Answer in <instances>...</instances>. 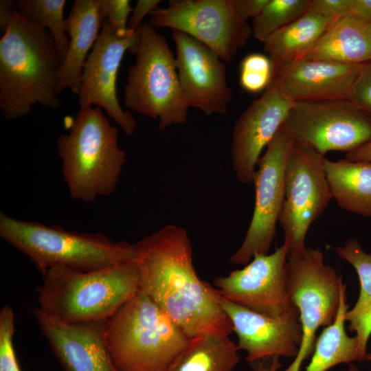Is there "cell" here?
<instances>
[{
    "label": "cell",
    "mask_w": 371,
    "mask_h": 371,
    "mask_svg": "<svg viewBox=\"0 0 371 371\" xmlns=\"http://www.w3.org/2000/svg\"><path fill=\"white\" fill-rule=\"evenodd\" d=\"M139 291L157 304L190 339L229 336L232 324L216 288L201 280L193 265L187 231L167 225L136 244Z\"/></svg>",
    "instance_id": "cell-1"
},
{
    "label": "cell",
    "mask_w": 371,
    "mask_h": 371,
    "mask_svg": "<svg viewBox=\"0 0 371 371\" xmlns=\"http://www.w3.org/2000/svg\"><path fill=\"white\" fill-rule=\"evenodd\" d=\"M61 63L50 32L15 8L0 40V109L4 118L23 117L36 103L58 109Z\"/></svg>",
    "instance_id": "cell-2"
},
{
    "label": "cell",
    "mask_w": 371,
    "mask_h": 371,
    "mask_svg": "<svg viewBox=\"0 0 371 371\" xmlns=\"http://www.w3.org/2000/svg\"><path fill=\"white\" fill-rule=\"evenodd\" d=\"M42 276L38 308L67 324L106 321L139 291L136 260L89 271L57 265Z\"/></svg>",
    "instance_id": "cell-3"
},
{
    "label": "cell",
    "mask_w": 371,
    "mask_h": 371,
    "mask_svg": "<svg viewBox=\"0 0 371 371\" xmlns=\"http://www.w3.org/2000/svg\"><path fill=\"white\" fill-rule=\"evenodd\" d=\"M118 132L102 109L92 106L80 109L69 133L59 136L62 173L73 199L91 203L115 192L126 161Z\"/></svg>",
    "instance_id": "cell-4"
},
{
    "label": "cell",
    "mask_w": 371,
    "mask_h": 371,
    "mask_svg": "<svg viewBox=\"0 0 371 371\" xmlns=\"http://www.w3.org/2000/svg\"><path fill=\"white\" fill-rule=\"evenodd\" d=\"M105 339L117 371H170L192 339L141 291L106 321Z\"/></svg>",
    "instance_id": "cell-5"
},
{
    "label": "cell",
    "mask_w": 371,
    "mask_h": 371,
    "mask_svg": "<svg viewBox=\"0 0 371 371\" xmlns=\"http://www.w3.org/2000/svg\"><path fill=\"white\" fill-rule=\"evenodd\" d=\"M0 236L25 255L43 274L61 265L89 271L135 260V244L114 241L100 233L69 231L59 225L12 218L0 214Z\"/></svg>",
    "instance_id": "cell-6"
},
{
    "label": "cell",
    "mask_w": 371,
    "mask_h": 371,
    "mask_svg": "<svg viewBox=\"0 0 371 371\" xmlns=\"http://www.w3.org/2000/svg\"><path fill=\"white\" fill-rule=\"evenodd\" d=\"M135 61L124 88L125 106L138 114L158 119L164 131L187 122V106L180 87L175 57L166 37L145 22L135 31L128 49Z\"/></svg>",
    "instance_id": "cell-7"
},
{
    "label": "cell",
    "mask_w": 371,
    "mask_h": 371,
    "mask_svg": "<svg viewBox=\"0 0 371 371\" xmlns=\"http://www.w3.org/2000/svg\"><path fill=\"white\" fill-rule=\"evenodd\" d=\"M324 257L318 247H306L287 256L289 292L299 312L303 337L297 355L284 371L300 370L303 361L313 354L317 329L331 324L336 317L344 284Z\"/></svg>",
    "instance_id": "cell-8"
},
{
    "label": "cell",
    "mask_w": 371,
    "mask_h": 371,
    "mask_svg": "<svg viewBox=\"0 0 371 371\" xmlns=\"http://www.w3.org/2000/svg\"><path fill=\"white\" fill-rule=\"evenodd\" d=\"M295 142L324 156L371 142V115L348 99L296 102L284 124Z\"/></svg>",
    "instance_id": "cell-9"
},
{
    "label": "cell",
    "mask_w": 371,
    "mask_h": 371,
    "mask_svg": "<svg viewBox=\"0 0 371 371\" xmlns=\"http://www.w3.org/2000/svg\"><path fill=\"white\" fill-rule=\"evenodd\" d=\"M324 158L293 141L284 169V199L279 218L288 255L306 249L305 238L311 225L333 199Z\"/></svg>",
    "instance_id": "cell-10"
},
{
    "label": "cell",
    "mask_w": 371,
    "mask_h": 371,
    "mask_svg": "<svg viewBox=\"0 0 371 371\" xmlns=\"http://www.w3.org/2000/svg\"><path fill=\"white\" fill-rule=\"evenodd\" d=\"M150 15L148 23L154 28L186 33L227 63L252 36L251 27L236 14L232 0H170Z\"/></svg>",
    "instance_id": "cell-11"
},
{
    "label": "cell",
    "mask_w": 371,
    "mask_h": 371,
    "mask_svg": "<svg viewBox=\"0 0 371 371\" xmlns=\"http://www.w3.org/2000/svg\"><path fill=\"white\" fill-rule=\"evenodd\" d=\"M293 144L283 124L259 158L253 179V216L243 243L229 258L231 263L247 265L256 254H269L284 203V169Z\"/></svg>",
    "instance_id": "cell-12"
},
{
    "label": "cell",
    "mask_w": 371,
    "mask_h": 371,
    "mask_svg": "<svg viewBox=\"0 0 371 371\" xmlns=\"http://www.w3.org/2000/svg\"><path fill=\"white\" fill-rule=\"evenodd\" d=\"M288 246L283 243L272 254H256L241 269L214 281L223 298L271 317L296 308L287 284Z\"/></svg>",
    "instance_id": "cell-13"
},
{
    "label": "cell",
    "mask_w": 371,
    "mask_h": 371,
    "mask_svg": "<svg viewBox=\"0 0 371 371\" xmlns=\"http://www.w3.org/2000/svg\"><path fill=\"white\" fill-rule=\"evenodd\" d=\"M175 62L183 99L205 115H225L233 92L226 79V65L210 47L190 35L172 30Z\"/></svg>",
    "instance_id": "cell-14"
},
{
    "label": "cell",
    "mask_w": 371,
    "mask_h": 371,
    "mask_svg": "<svg viewBox=\"0 0 371 371\" xmlns=\"http://www.w3.org/2000/svg\"><path fill=\"white\" fill-rule=\"evenodd\" d=\"M135 38V32L130 37L119 38L113 32L108 20H105L85 63L78 95L80 109L93 106L103 109L127 136L134 133L137 122L119 103L116 80L123 56Z\"/></svg>",
    "instance_id": "cell-15"
},
{
    "label": "cell",
    "mask_w": 371,
    "mask_h": 371,
    "mask_svg": "<svg viewBox=\"0 0 371 371\" xmlns=\"http://www.w3.org/2000/svg\"><path fill=\"white\" fill-rule=\"evenodd\" d=\"M295 102L286 98L271 80L262 95L254 100L236 121L232 132L231 156L238 181L253 183L261 152L284 124Z\"/></svg>",
    "instance_id": "cell-16"
},
{
    "label": "cell",
    "mask_w": 371,
    "mask_h": 371,
    "mask_svg": "<svg viewBox=\"0 0 371 371\" xmlns=\"http://www.w3.org/2000/svg\"><path fill=\"white\" fill-rule=\"evenodd\" d=\"M220 302L238 337L236 344L239 350L247 352L245 359L249 363L273 357L295 358L297 355L303 332L297 308L271 317L223 297Z\"/></svg>",
    "instance_id": "cell-17"
},
{
    "label": "cell",
    "mask_w": 371,
    "mask_h": 371,
    "mask_svg": "<svg viewBox=\"0 0 371 371\" xmlns=\"http://www.w3.org/2000/svg\"><path fill=\"white\" fill-rule=\"evenodd\" d=\"M32 313L65 371H117L106 343V321L67 324L38 307Z\"/></svg>",
    "instance_id": "cell-18"
},
{
    "label": "cell",
    "mask_w": 371,
    "mask_h": 371,
    "mask_svg": "<svg viewBox=\"0 0 371 371\" xmlns=\"http://www.w3.org/2000/svg\"><path fill=\"white\" fill-rule=\"evenodd\" d=\"M365 64L297 59L273 68L271 80L291 102L348 99Z\"/></svg>",
    "instance_id": "cell-19"
},
{
    "label": "cell",
    "mask_w": 371,
    "mask_h": 371,
    "mask_svg": "<svg viewBox=\"0 0 371 371\" xmlns=\"http://www.w3.org/2000/svg\"><path fill=\"white\" fill-rule=\"evenodd\" d=\"M66 19L69 45L60 69L56 93L65 89L78 95L85 63L102 27L99 0H76Z\"/></svg>",
    "instance_id": "cell-20"
},
{
    "label": "cell",
    "mask_w": 371,
    "mask_h": 371,
    "mask_svg": "<svg viewBox=\"0 0 371 371\" xmlns=\"http://www.w3.org/2000/svg\"><path fill=\"white\" fill-rule=\"evenodd\" d=\"M299 59L344 64L371 61V22L346 15L335 21Z\"/></svg>",
    "instance_id": "cell-21"
},
{
    "label": "cell",
    "mask_w": 371,
    "mask_h": 371,
    "mask_svg": "<svg viewBox=\"0 0 371 371\" xmlns=\"http://www.w3.org/2000/svg\"><path fill=\"white\" fill-rule=\"evenodd\" d=\"M333 199L348 212L371 218V161H336L324 158Z\"/></svg>",
    "instance_id": "cell-22"
},
{
    "label": "cell",
    "mask_w": 371,
    "mask_h": 371,
    "mask_svg": "<svg viewBox=\"0 0 371 371\" xmlns=\"http://www.w3.org/2000/svg\"><path fill=\"white\" fill-rule=\"evenodd\" d=\"M337 20L308 10L272 34L263 44L273 68L301 58Z\"/></svg>",
    "instance_id": "cell-23"
},
{
    "label": "cell",
    "mask_w": 371,
    "mask_h": 371,
    "mask_svg": "<svg viewBox=\"0 0 371 371\" xmlns=\"http://www.w3.org/2000/svg\"><path fill=\"white\" fill-rule=\"evenodd\" d=\"M346 289L344 284L336 317L316 339L311 359L305 371H327L338 364L366 360L357 337H350L346 332V313L348 310Z\"/></svg>",
    "instance_id": "cell-24"
},
{
    "label": "cell",
    "mask_w": 371,
    "mask_h": 371,
    "mask_svg": "<svg viewBox=\"0 0 371 371\" xmlns=\"http://www.w3.org/2000/svg\"><path fill=\"white\" fill-rule=\"evenodd\" d=\"M335 250L340 258L355 268L359 277V295L352 308L346 312V321L349 323V331L356 333L360 350L366 358L371 335V252H366L355 238Z\"/></svg>",
    "instance_id": "cell-25"
},
{
    "label": "cell",
    "mask_w": 371,
    "mask_h": 371,
    "mask_svg": "<svg viewBox=\"0 0 371 371\" xmlns=\"http://www.w3.org/2000/svg\"><path fill=\"white\" fill-rule=\"evenodd\" d=\"M239 348L229 336L207 335L192 339L170 371H232Z\"/></svg>",
    "instance_id": "cell-26"
},
{
    "label": "cell",
    "mask_w": 371,
    "mask_h": 371,
    "mask_svg": "<svg viewBox=\"0 0 371 371\" xmlns=\"http://www.w3.org/2000/svg\"><path fill=\"white\" fill-rule=\"evenodd\" d=\"M65 0H17L16 8L22 15L48 30L63 62L69 48L66 19L63 18Z\"/></svg>",
    "instance_id": "cell-27"
},
{
    "label": "cell",
    "mask_w": 371,
    "mask_h": 371,
    "mask_svg": "<svg viewBox=\"0 0 371 371\" xmlns=\"http://www.w3.org/2000/svg\"><path fill=\"white\" fill-rule=\"evenodd\" d=\"M311 2V0H269L253 19L252 35L264 43L272 34L304 14Z\"/></svg>",
    "instance_id": "cell-28"
},
{
    "label": "cell",
    "mask_w": 371,
    "mask_h": 371,
    "mask_svg": "<svg viewBox=\"0 0 371 371\" xmlns=\"http://www.w3.org/2000/svg\"><path fill=\"white\" fill-rule=\"evenodd\" d=\"M273 65L268 57L260 53L245 56L240 64V83L243 89L250 93L265 91L270 84Z\"/></svg>",
    "instance_id": "cell-29"
},
{
    "label": "cell",
    "mask_w": 371,
    "mask_h": 371,
    "mask_svg": "<svg viewBox=\"0 0 371 371\" xmlns=\"http://www.w3.org/2000/svg\"><path fill=\"white\" fill-rule=\"evenodd\" d=\"M14 311L4 305L0 311V371H21L14 348Z\"/></svg>",
    "instance_id": "cell-30"
},
{
    "label": "cell",
    "mask_w": 371,
    "mask_h": 371,
    "mask_svg": "<svg viewBox=\"0 0 371 371\" xmlns=\"http://www.w3.org/2000/svg\"><path fill=\"white\" fill-rule=\"evenodd\" d=\"M100 13L102 22L108 20L114 34L119 38L130 35L128 31V17L133 8L128 0H99Z\"/></svg>",
    "instance_id": "cell-31"
},
{
    "label": "cell",
    "mask_w": 371,
    "mask_h": 371,
    "mask_svg": "<svg viewBox=\"0 0 371 371\" xmlns=\"http://www.w3.org/2000/svg\"><path fill=\"white\" fill-rule=\"evenodd\" d=\"M348 100L371 115V61L366 63L359 72Z\"/></svg>",
    "instance_id": "cell-32"
},
{
    "label": "cell",
    "mask_w": 371,
    "mask_h": 371,
    "mask_svg": "<svg viewBox=\"0 0 371 371\" xmlns=\"http://www.w3.org/2000/svg\"><path fill=\"white\" fill-rule=\"evenodd\" d=\"M350 0H311L308 10L324 17L338 19L350 13Z\"/></svg>",
    "instance_id": "cell-33"
},
{
    "label": "cell",
    "mask_w": 371,
    "mask_h": 371,
    "mask_svg": "<svg viewBox=\"0 0 371 371\" xmlns=\"http://www.w3.org/2000/svg\"><path fill=\"white\" fill-rule=\"evenodd\" d=\"M269 0H232L236 14L243 21L256 18Z\"/></svg>",
    "instance_id": "cell-34"
},
{
    "label": "cell",
    "mask_w": 371,
    "mask_h": 371,
    "mask_svg": "<svg viewBox=\"0 0 371 371\" xmlns=\"http://www.w3.org/2000/svg\"><path fill=\"white\" fill-rule=\"evenodd\" d=\"M160 0H138L132 15L128 22L127 28L130 35H133L142 25L144 18L160 3Z\"/></svg>",
    "instance_id": "cell-35"
},
{
    "label": "cell",
    "mask_w": 371,
    "mask_h": 371,
    "mask_svg": "<svg viewBox=\"0 0 371 371\" xmlns=\"http://www.w3.org/2000/svg\"><path fill=\"white\" fill-rule=\"evenodd\" d=\"M349 15L371 22V0H350Z\"/></svg>",
    "instance_id": "cell-36"
},
{
    "label": "cell",
    "mask_w": 371,
    "mask_h": 371,
    "mask_svg": "<svg viewBox=\"0 0 371 371\" xmlns=\"http://www.w3.org/2000/svg\"><path fill=\"white\" fill-rule=\"evenodd\" d=\"M16 8V1H0V28L3 32L10 24Z\"/></svg>",
    "instance_id": "cell-37"
},
{
    "label": "cell",
    "mask_w": 371,
    "mask_h": 371,
    "mask_svg": "<svg viewBox=\"0 0 371 371\" xmlns=\"http://www.w3.org/2000/svg\"><path fill=\"white\" fill-rule=\"evenodd\" d=\"M345 159L350 161H371V142L346 153Z\"/></svg>",
    "instance_id": "cell-38"
},
{
    "label": "cell",
    "mask_w": 371,
    "mask_h": 371,
    "mask_svg": "<svg viewBox=\"0 0 371 371\" xmlns=\"http://www.w3.org/2000/svg\"><path fill=\"white\" fill-rule=\"evenodd\" d=\"M346 371H361L353 363H348Z\"/></svg>",
    "instance_id": "cell-39"
},
{
    "label": "cell",
    "mask_w": 371,
    "mask_h": 371,
    "mask_svg": "<svg viewBox=\"0 0 371 371\" xmlns=\"http://www.w3.org/2000/svg\"><path fill=\"white\" fill-rule=\"evenodd\" d=\"M366 360L371 361V353H367Z\"/></svg>",
    "instance_id": "cell-40"
}]
</instances>
